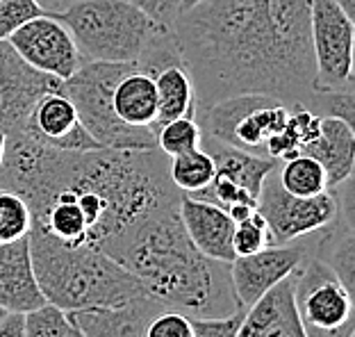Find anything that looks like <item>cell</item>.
Returning a JSON list of instances; mask_svg holds the SVG:
<instances>
[{"label":"cell","instance_id":"cell-1","mask_svg":"<svg viewBox=\"0 0 355 337\" xmlns=\"http://www.w3.org/2000/svg\"><path fill=\"white\" fill-rule=\"evenodd\" d=\"M312 0H203L171 26L196 92V112L239 94L310 105Z\"/></svg>","mask_w":355,"mask_h":337},{"label":"cell","instance_id":"cell-2","mask_svg":"<svg viewBox=\"0 0 355 337\" xmlns=\"http://www.w3.org/2000/svg\"><path fill=\"white\" fill-rule=\"evenodd\" d=\"M178 207L137 228L112 258L150 299L187 317H228L244 310L230 283V262L207 258L189 242Z\"/></svg>","mask_w":355,"mask_h":337},{"label":"cell","instance_id":"cell-3","mask_svg":"<svg viewBox=\"0 0 355 337\" xmlns=\"http://www.w3.org/2000/svg\"><path fill=\"white\" fill-rule=\"evenodd\" d=\"M30 258L46 303L64 312L116 308L148 296L125 267L94 246H64L28 232Z\"/></svg>","mask_w":355,"mask_h":337},{"label":"cell","instance_id":"cell-4","mask_svg":"<svg viewBox=\"0 0 355 337\" xmlns=\"http://www.w3.org/2000/svg\"><path fill=\"white\" fill-rule=\"evenodd\" d=\"M55 19L69 28L85 62L137 64L171 35L128 0H71Z\"/></svg>","mask_w":355,"mask_h":337},{"label":"cell","instance_id":"cell-5","mask_svg":"<svg viewBox=\"0 0 355 337\" xmlns=\"http://www.w3.org/2000/svg\"><path fill=\"white\" fill-rule=\"evenodd\" d=\"M135 64L123 62H83V67L67 78L60 92L73 103L85 130L112 150H153L157 148L155 130L121 121L112 105V92Z\"/></svg>","mask_w":355,"mask_h":337},{"label":"cell","instance_id":"cell-6","mask_svg":"<svg viewBox=\"0 0 355 337\" xmlns=\"http://www.w3.org/2000/svg\"><path fill=\"white\" fill-rule=\"evenodd\" d=\"M294 303L305 337L355 335L353 290L310 251L294 271Z\"/></svg>","mask_w":355,"mask_h":337},{"label":"cell","instance_id":"cell-7","mask_svg":"<svg viewBox=\"0 0 355 337\" xmlns=\"http://www.w3.org/2000/svg\"><path fill=\"white\" fill-rule=\"evenodd\" d=\"M255 207L266 221L269 244L298 242L340 216V198L333 191L326 189L317 196L289 194L278 180V166L262 180Z\"/></svg>","mask_w":355,"mask_h":337},{"label":"cell","instance_id":"cell-8","mask_svg":"<svg viewBox=\"0 0 355 337\" xmlns=\"http://www.w3.org/2000/svg\"><path fill=\"white\" fill-rule=\"evenodd\" d=\"M353 21L335 0H312L314 94L353 89Z\"/></svg>","mask_w":355,"mask_h":337},{"label":"cell","instance_id":"cell-9","mask_svg":"<svg viewBox=\"0 0 355 337\" xmlns=\"http://www.w3.org/2000/svg\"><path fill=\"white\" fill-rule=\"evenodd\" d=\"M7 42L16 53L42 74L67 80L83 67V53L69 28L53 14H42L19 26Z\"/></svg>","mask_w":355,"mask_h":337},{"label":"cell","instance_id":"cell-10","mask_svg":"<svg viewBox=\"0 0 355 337\" xmlns=\"http://www.w3.org/2000/svg\"><path fill=\"white\" fill-rule=\"evenodd\" d=\"M60 87L62 80L30 67L7 39L0 42V130L23 132L37 103Z\"/></svg>","mask_w":355,"mask_h":337},{"label":"cell","instance_id":"cell-11","mask_svg":"<svg viewBox=\"0 0 355 337\" xmlns=\"http://www.w3.org/2000/svg\"><path fill=\"white\" fill-rule=\"evenodd\" d=\"M308 251V242L298 239L292 244H269L251 255H237L230 262V283L239 306L251 308L282 278L294 274Z\"/></svg>","mask_w":355,"mask_h":337},{"label":"cell","instance_id":"cell-12","mask_svg":"<svg viewBox=\"0 0 355 337\" xmlns=\"http://www.w3.org/2000/svg\"><path fill=\"white\" fill-rule=\"evenodd\" d=\"M23 132L35 137L37 141L46 144V146L60 148V150H96L103 148L92 135L85 130L80 123L78 112L67 96L60 89L46 94L42 101L37 103L35 110L28 119Z\"/></svg>","mask_w":355,"mask_h":337},{"label":"cell","instance_id":"cell-13","mask_svg":"<svg viewBox=\"0 0 355 337\" xmlns=\"http://www.w3.org/2000/svg\"><path fill=\"white\" fill-rule=\"evenodd\" d=\"M178 212H180V221L189 242L200 253L221 262H232L237 258L235 248H232L235 221L230 219L228 212L187 194H182Z\"/></svg>","mask_w":355,"mask_h":337},{"label":"cell","instance_id":"cell-14","mask_svg":"<svg viewBox=\"0 0 355 337\" xmlns=\"http://www.w3.org/2000/svg\"><path fill=\"white\" fill-rule=\"evenodd\" d=\"M237 337H305L294 303V274L246 308Z\"/></svg>","mask_w":355,"mask_h":337},{"label":"cell","instance_id":"cell-15","mask_svg":"<svg viewBox=\"0 0 355 337\" xmlns=\"http://www.w3.org/2000/svg\"><path fill=\"white\" fill-rule=\"evenodd\" d=\"M44 303L46 299L32 267L28 235L0 244V308L26 315Z\"/></svg>","mask_w":355,"mask_h":337},{"label":"cell","instance_id":"cell-16","mask_svg":"<svg viewBox=\"0 0 355 337\" xmlns=\"http://www.w3.org/2000/svg\"><path fill=\"white\" fill-rule=\"evenodd\" d=\"M162 308V303L144 296L116 308L73 310L67 317L85 337H146L150 319Z\"/></svg>","mask_w":355,"mask_h":337},{"label":"cell","instance_id":"cell-17","mask_svg":"<svg viewBox=\"0 0 355 337\" xmlns=\"http://www.w3.org/2000/svg\"><path fill=\"white\" fill-rule=\"evenodd\" d=\"M301 153L314 157L324 166L328 189H335L351 178L355 166V135L353 126L337 116H324L317 139L303 146Z\"/></svg>","mask_w":355,"mask_h":337},{"label":"cell","instance_id":"cell-18","mask_svg":"<svg viewBox=\"0 0 355 337\" xmlns=\"http://www.w3.org/2000/svg\"><path fill=\"white\" fill-rule=\"evenodd\" d=\"M200 146L212 157L214 178L237 184V187L248 191L255 200H257V194H260V187H262V180L266 178V173L278 166L276 159L246 153V150L230 146V144H223L214 137H207V135L200 137Z\"/></svg>","mask_w":355,"mask_h":337},{"label":"cell","instance_id":"cell-19","mask_svg":"<svg viewBox=\"0 0 355 337\" xmlns=\"http://www.w3.org/2000/svg\"><path fill=\"white\" fill-rule=\"evenodd\" d=\"M112 105L121 121L137 128H150L155 130L157 119V92L155 80L150 74L135 67L116 83L112 92Z\"/></svg>","mask_w":355,"mask_h":337},{"label":"cell","instance_id":"cell-20","mask_svg":"<svg viewBox=\"0 0 355 337\" xmlns=\"http://www.w3.org/2000/svg\"><path fill=\"white\" fill-rule=\"evenodd\" d=\"M153 80H155L157 92L155 130L173 119L196 114V92H193V83L182 62L166 64L153 76Z\"/></svg>","mask_w":355,"mask_h":337},{"label":"cell","instance_id":"cell-21","mask_svg":"<svg viewBox=\"0 0 355 337\" xmlns=\"http://www.w3.org/2000/svg\"><path fill=\"white\" fill-rule=\"evenodd\" d=\"M278 180L294 196H317L328 189L326 171L317 159L298 153L278 164Z\"/></svg>","mask_w":355,"mask_h":337},{"label":"cell","instance_id":"cell-22","mask_svg":"<svg viewBox=\"0 0 355 337\" xmlns=\"http://www.w3.org/2000/svg\"><path fill=\"white\" fill-rule=\"evenodd\" d=\"M168 178H171L178 191L193 194V191L203 189L214 178V162L207 150L198 146L193 150H187V153L168 157Z\"/></svg>","mask_w":355,"mask_h":337},{"label":"cell","instance_id":"cell-23","mask_svg":"<svg viewBox=\"0 0 355 337\" xmlns=\"http://www.w3.org/2000/svg\"><path fill=\"white\" fill-rule=\"evenodd\" d=\"M200 126L196 123L193 116H182V119H173L164 126H159L155 130V139H157V148L162 150L166 157L187 153L200 146Z\"/></svg>","mask_w":355,"mask_h":337},{"label":"cell","instance_id":"cell-24","mask_svg":"<svg viewBox=\"0 0 355 337\" xmlns=\"http://www.w3.org/2000/svg\"><path fill=\"white\" fill-rule=\"evenodd\" d=\"M30 232V210L26 200L0 189V244L14 242Z\"/></svg>","mask_w":355,"mask_h":337},{"label":"cell","instance_id":"cell-25","mask_svg":"<svg viewBox=\"0 0 355 337\" xmlns=\"http://www.w3.org/2000/svg\"><path fill=\"white\" fill-rule=\"evenodd\" d=\"M23 317H26V337H69L71 333L67 312L51 303H44Z\"/></svg>","mask_w":355,"mask_h":337},{"label":"cell","instance_id":"cell-26","mask_svg":"<svg viewBox=\"0 0 355 337\" xmlns=\"http://www.w3.org/2000/svg\"><path fill=\"white\" fill-rule=\"evenodd\" d=\"M269 246V232H266V221L264 216L255 212L244 221L235 223V232H232V248L235 255H251L260 248Z\"/></svg>","mask_w":355,"mask_h":337},{"label":"cell","instance_id":"cell-27","mask_svg":"<svg viewBox=\"0 0 355 337\" xmlns=\"http://www.w3.org/2000/svg\"><path fill=\"white\" fill-rule=\"evenodd\" d=\"M48 14L37 5V0H0V42L35 16Z\"/></svg>","mask_w":355,"mask_h":337},{"label":"cell","instance_id":"cell-28","mask_svg":"<svg viewBox=\"0 0 355 337\" xmlns=\"http://www.w3.org/2000/svg\"><path fill=\"white\" fill-rule=\"evenodd\" d=\"M146 337H193L191 317L171 308H162L150 319Z\"/></svg>","mask_w":355,"mask_h":337},{"label":"cell","instance_id":"cell-29","mask_svg":"<svg viewBox=\"0 0 355 337\" xmlns=\"http://www.w3.org/2000/svg\"><path fill=\"white\" fill-rule=\"evenodd\" d=\"M246 310L228 317H191L193 337H237Z\"/></svg>","mask_w":355,"mask_h":337},{"label":"cell","instance_id":"cell-30","mask_svg":"<svg viewBox=\"0 0 355 337\" xmlns=\"http://www.w3.org/2000/svg\"><path fill=\"white\" fill-rule=\"evenodd\" d=\"M128 3L139 7V10L146 16H150L157 26H162L166 30H171L173 21L178 19L180 7H182V0H128Z\"/></svg>","mask_w":355,"mask_h":337},{"label":"cell","instance_id":"cell-31","mask_svg":"<svg viewBox=\"0 0 355 337\" xmlns=\"http://www.w3.org/2000/svg\"><path fill=\"white\" fill-rule=\"evenodd\" d=\"M0 337H26V317H23V312H7L0 319Z\"/></svg>","mask_w":355,"mask_h":337},{"label":"cell","instance_id":"cell-32","mask_svg":"<svg viewBox=\"0 0 355 337\" xmlns=\"http://www.w3.org/2000/svg\"><path fill=\"white\" fill-rule=\"evenodd\" d=\"M225 212H228V216H230V219L232 221H244V219H248V216H251L253 212H255V207L253 205H244V203H237V205H230L228 207V210H225Z\"/></svg>","mask_w":355,"mask_h":337},{"label":"cell","instance_id":"cell-33","mask_svg":"<svg viewBox=\"0 0 355 337\" xmlns=\"http://www.w3.org/2000/svg\"><path fill=\"white\" fill-rule=\"evenodd\" d=\"M69 3H71V0H37V5H39V7H42L44 12L53 14V16H58Z\"/></svg>","mask_w":355,"mask_h":337},{"label":"cell","instance_id":"cell-34","mask_svg":"<svg viewBox=\"0 0 355 337\" xmlns=\"http://www.w3.org/2000/svg\"><path fill=\"white\" fill-rule=\"evenodd\" d=\"M337 5L342 7V10L351 16V19H355V0H335Z\"/></svg>","mask_w":355,"mask_h":337},{"label":"cell","instance_id":"cell-35","mask_svg":"<svg viewBox=\"0 0 355 337\" xmlns=\"http://www.w3.org/2000/svg\"><path fill=\"white\" fill-rule=\"evenodd\" d=\"M5 141H7V132L0 130V162H3V155H5Z\"/></svg>","mask_w":355,"mask_h":337},{"label":"cell","instance_id":"cell-36","mask_svg":"<svg viewBox=\"0 0 355 337\" xmlns=\"http://www.w3.org/2000/svg\"><path fill=\"white\" fill-rule=\"evenodd\" d=\"M198 3H203V0H182V7H180V12H182V10H189V7L198 5Z\"/></svg>","mask_w":355,"mask_h":337},{"label":"cell","instance_id":"cell-37","mask_svg":"<svg viewBox=\"0 0 355 337\" xmlns=\"http://www.w3.org/2000/svg\"><path fill=\"white\" fill-rule=\"evenodd\" d=\"M69 337H85V335L80 333V331H78V328H76L73 324H71V333H69Z\"/></svg>","mask_w":355,"mask_h":337},{"label":"cell","instance_id":"cell-38","mask_svg":"<svg viewBox=\"0 0 355 337\" xmlns=\"http://www.w3.org/2000/svg\"><path fill=\"white\" fill-rule=\"evenodd\" d=\"M7 315V310H3V308H0V319H3Z\"/></svg>","mask_w":355,"mask_h":337}]
</instances>
